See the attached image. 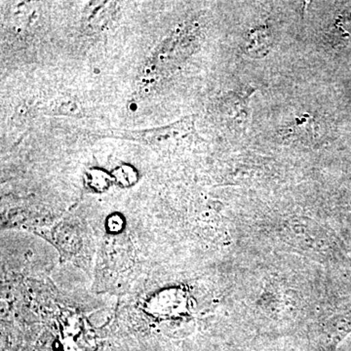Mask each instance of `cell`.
Masks as SVG:
<instances>
[{"mask_svg":"<svg viewBox=\"0 0 351 351\" xmlns=\"http://www.w3.org/2000/svg\"><path fill=\"white\" fill-rule=\"evenodd\" d=\"M255 89L251 87H245L239 89V91L230 92L226 99V110L228 117L233 121L239 122V125L247 123L250 115V104L252 95Z\"/></svg>","mask_w":351,"mask_h":351,"instance_id":"1","label":"cell"},{"mask_svg":"<svg viewBox=\"0 0 351 351\" xmlns=\"http://www.w3.org/2000/svg\"><path fill=\"white\" fill-rule=\"evenodd\" d=\"M270 36L267 27H258L248 32L244 44V51L251 57H265L270 50Z\"/></svg>","mask_w":351,"mask_h":351,"instance_id":"2","label":"cell"},{"mask_svg":"<svg viewBox=\"0 0 351 351\" xmlns=\"http://www.w3.org/2000/svg\"><path fill=\"white\" fill-rule=\"evenodd\" d=\"M316 129L315 120L311 115L304 114L282 129L280 136L284 140H308L315 136Z\"/></svg>","mask_w":351,"mask_h":351,"instance_id":"3","label":"cell"},{"mask_svg":"<svg viewBox=\"0 0 351 351\" xmlns=\"http://www.w3.org/2000/svg\"><path fill=\"white\" fill-rule=\"evenodd\" d=\"M332 34H334V38L338 39V40H343V39L350 38L351 11L339 16V19L335 23Z\"/></svg>","mask_w":351,"mask_h":351,"instance_id":"4","label":"cell"}]
</instances>
